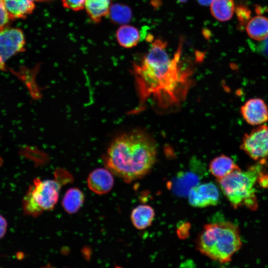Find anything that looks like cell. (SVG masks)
<instances>
[{
  "instance_id": "obj_1",
  "label": "cell",
  "mask_w": 268,
  "mask_h": 268,
  "mask_svg": "<svg viewBox=\"0 0 268 268\" xmlns=\"http://www.w3.org/2000/svg\"><path fill=\"white\" fill-rule=\"evenodd\" d=\"M181 49L171 58L166 43L153 41L140 62L134 64L133 74L141 107L149 101L157 108L177 107L185 99L191 84L192 71L181 61Z\"/></svg>"
},
{
  "instance_id": "obj_2",
  "label": "cell",
  "mask_w": 268,
  "mask_h": 268,
  "mask_svg": "<svg viewBox=\"0 0 268 268\" xmlns=\"http://www.w3.org/2000/svg\"><path fill=\"white\" fill-rule=\"evenodd\" d=\"M155 140L144 131L123 134L110 144L103 160L113 174L131 183L147 175L157 158Z\"/></svg>"
},
{
  "instance_id": "obj_3",
  "label": "cell",
  "mask_w": 268,
  "mask_h": 268,
  "mask_svg": "<svg viewBox=\"0 0 268 268\" xmlns=\"http://www.w3.org/2000/svg\"><path fill=\"white\" fill-rule=\"evenodd\" d=\"M242 246L238 227L227 221L205 224L196 241L201 254L221 263L231 261Z\"/></svg>"
},
{
  "instance_id": "obj_4",
  "label": "cell",
  "mask_w": 268,
  "mask_h": 268,
  "mask_svg": "<svg viewBox=\"0 0 268 268\" xmlns=\"http://www.w3.org/2000/svg\"><path fill=\"white\" fill-rule=\"evenodd\" d=\"M259 162L245 170L239 168L226 177L217 180L220 189L234 208L245 206L251 210L258 207L256 186L263 172V165Z\"/></svg>"
},
{
  "instance_id": "obj_5",
  "label": "cell",
  "mask_w": 268,
  "mask_h": 268,
  "mask_svg": "<svg viewBox=\"0 0 268 268\" xmlns=\"http://www.w3.org/2000/svg\"><path fill=\"white\" fill-rule=\"evenodd\" d=\"M72 180L71 175L62 169L56 171L55 179H35L23 200L24 212L35 217L53 209L58 202L62 187Z\"/></svg>"
},
{
  "instance_id": "obj_6",
  "label": "cell",
  "mask_w": 268,
  "mask_h": 268,
  "mask_svg": "<svg viewBox=\"0 0 268 268\" xmlns=\"http://www.w3.org/2000/svg\"><path fill=\"white\" fill-rule=\"evenodd\" d=\"M240 148L251 158L264 163L268 158V126H259L245 134Z\"/></svg>"
},
{
  "instance_id": "obj_7",
  "label": "cell",
  "mask_w": 268,
  "mask_h": 268,
  "mask_svg": "<svg viewBox=\"0 0 268 268\" xmlns=\"http://www.w3.org/2000/svg\"><path fill=\"white\" fill-rule=\"evenodd\" d=\"M25 38L21 30L5 27L0 30V70L12 56L24 50Z\"/></svg>"
},
{
  "instance_id": "obj_8",
  "label": "cell",
  "mask_w": 268,
  "mask_h": 268,
  "mask_svg": "<svg viewBox=\"0 0 268 268\" xmlns=\"http://www.w3.org/2000/svg\"><path fill=\"white\" fill-rule=\"evenodd\" d=\"M188 200L190 204L194 207L214 206L219 201V190L211 182L199 184L189 191Z\"/></svg>"
},
{
  "instance_id": "obj_9",
  "label": "cell",
  "mask_w": 268,
  "mask_h": 268,
  "mask_svg": "<svg viewBox=\"0 0 268 268\" xmlns=\"http://www.w3.org/2000/svg\"><path fill=\"white\" fill-rule=\"evenodd\" d=\"M240 112L248 124L260 126L268 120V108L261 98H252L246 101L241 107Z\"/></svg>"
},
{
  "instance_id": "obj_10",
  "label": "cell",
  "mask_w": 268,
  "mask_h": 268,
  "mask_svg": "<svg viewBox=\"0 0 268 268\" xmlns=\"http://www.w3.org/2000/svg\"><path fill=\"white\" fill-rule=\"evenodd\" d=\"M89 189L97 195L109 193L113 188L114 179L112 172L107 168H97L89 174L87 180Z\"/></svg>"
},
{
  "instance_id": "obj_11",
  "label": "cell",
  "mask_w": 268,
  "mask_h": 268,
  "mask_svg": "<svg viewBox=\"0 0 268 268\" xmlns=\"http://www.w3.org/2000/svg\"><path fill=\"white\" fill-rule=\"evenodd\" d=\"M200 178L195 171L180 172L170 183L169 187L176 195L186 196L193 187L199 184Z\"/></svg>"
},
{
  "instance_id": "obj_12",
  "label": "cell",
  "mask_w": 268,
  "mask_h": 268,
  "mask_svg": "<svg viewBox=\"0 0 268 268\" xmlns=\"http://www.w3.org/2000/svg\"><path fill=\"white\" fill-rule=\"evenodd\" d=\"M10 20L26 18L35 8V0H1Z\"/></svg>"
},
{
  "instance_id": "obj_13",
  "label": "cell",
  "mask_w": 268,
  "mask_h": 268,
  "mask_svg": "<svg viewBox=\"0 0 268 268\" xmlns=\"http://www.w3.org/2000/svg\"><path fill=\"white\" fill-rule=\"evenodd\" d=\"M240 168L229 157L220 155L213 158L209 165L211 174L217 180L221 179Z\"/></svg>"
},
{
  "instance_id": "obj_14",
  "label": "cell",
  "mask_w": 268,
  "mask_h": 268,
  "mask_svg": "<svg viewBox=\"0 0 268 268\" xmlns=\"http://www.w3.org/2000/svg\"><path fill=\"white\" fill-rule=\"evenodd\" d=\"M154 216L155 212L151 206L141 204L133 209L131 213V220L136 229L142 230L151 225Z\"/></svg>"
},
{
  "instance_id": "obj_15",
  "label": "cell",
  "mask_w": 268,
  "mask_h": 268,
  "mask_svg": "<svg viewBox=\"0 0 268 268\" xmlns=\"http://www.w3.org/2000/svg\"><path fill=\"white\" fill-rule=\"evenodd\" d=\"M249 36L257 41L264 40L268 38V18L257 15L249 20L246 26Z\"/></svg>"
},
{
  "instance_id": "obj_16",
  "label": "cell",
  "mask_w": 268,
  "mask_h": 268,
  "mask_svg": "<svg viewBox=\"0 0 268 268\" xmlns=\"http://www.w3.org/2000/svg\"><path fill=\"white\" fill-rule=\"evenodd\" d=\"M116 38L121 46L125 48H131L137 45L140 40L141 36L136 27L124 24L118 29Z\"/></svg>"
},
{
  "instance_id": "obj_17",
  "label": "cell",
  "mask_w": 268,
  "mask_h": 268,
  "mask_svg": "<svg viewBox=\"0 0 268 268\" xmlns=\"http://www.w3.org/2000/svg\"><path fill=\"white\" fill-rule=\"evenodd\" d=\"M85 197L83 193L76 187L68 189L65 193L62 201L64 210L69 214L77 212L82 206Z\"/></svg>"
},
{
  "instance_id": "obj_18",
  "label": "cell",
  "mask_w": 268,
  "mask_h": 268,
  "mask_svg": "<svg viewBox=\"0 0 268 268\" xmlns=\"http://www.w3.org/2000/svg\"><path fill=\"white\" fill-rule=\"evenodd\" d=\"M111 6V0H86L84 8L90 18L98 22L109 15Z\"/></svg>"
},
{
  "instance_id": "obj_19",
  "label": "cell",
  "mask_w": 268,
  "mask_h": 268,
  "mask_svg": "<svg viewBox=\"0 0 268 268\" xmlns=\"http://www.w3.org/2000/svg\"><path fill=\"white\" fill-rule=\"evenodd\" d=\"M210 12L216 20L225 22L232 17L235 11L233 0H213L210 4Z\"/></svg>"
},
{
  "instance_id": "obj_20",
  "label": "cell",
  "mask_w": 268,
  "mask_h": 268,
  "mask_svg": "<svg viewBox=\"0 0 268 268\" xmlns=\"http://www.w3.org/2000/svg\"><path fill=\"white\" fill-rule=\"evenodd\" d=\"M108 15L113 22L124 25L131 19L132 12L128 6L116 3L111 5Z\"/></svg>"
},
{
  "instance_id": "obj_21",
  "label": "cell",
  "mask_w": 268,
  "mask_h": 268,
  "mask_svg": "<svg viewBox=\"0 0 268 268\" xmlns=\"http://www.w3.org/2000/svg\"><path fill=\"white\" fill-rule=\"evenodd\" d=\"M63 6L73 11H79L84 8L86 0H62Z\"/></svg>"
},
{
  "instance_id": "obj_22",
  "label": "cell",
  "mask_w": 268,
  "mask_h": 268,
  "mask_svg": "<svg viewBox=\"0 0 268 268\" xmlns=\"http://www.w3.org/2000/svg\"><path fill=\"white\" fill-rule=\"evenodd\" d=\"M236 12L241 24L247 23L249 21L251 11L247 7L239 6L237 7Z\"/></svg>"
},
{
  "instance_id": "obj_23",
  "label": "cell",
  "mask_w": 268,
  "mask_h": 268,
  "mask_svg": "<svg viewBox=\"0 0 268 268\" xmlns=\"http://www.w3.org/2000/svg\"><path fill=\"white\" fill-rule=\"evenodd\" d=\"M10 20L8 14L1 0H0V30L6 27Z\"/></svg>"
},
{
  "instance_id": "obj_24",
  "label": "cell",
  "mask_w": 268,
  "mask_h": 268,
  "mask_svg": "<svg viewBox=\"0 0 268 268\" xmlns=\"http://www.w3.org/2000/svg\"><path fill=\"white\" fill-rule=\"evenodd\" d=\"M7 222L5 218L0 214V239L2 238L6 232Z\"/></svg>"
},
{
  "instance_id": "obj_25",
  "label": "cell",
  "mask_w": 268,
  "mask_h": 268,
  "mask_svg": "<svg viewBox=\"0 0 268 268\" xmlns=\"http://www.w3.org/2000/svg\"><path fill=\"white\" fill-rule=\"evenodd\" d=\"M258 183L261 187H268V174L263 172L260 176Z\"/></svg>"
},
{
  "instance_id": "obj_26",
  "label": "cell",
  "mask_w": 268,
  "mask_h": 268,
  "mask_svg": "<svg viewBox=\"0 0 268 268\" xmlns=\"http://www.w3.org/2000/svg\"><path fill=\"white\" fill-rule=\"evenodd\" d=\"M198 2L202 5H208L210 4L213 0H197Z\"/></svg>"
},
{
  "instance_id": "obj_27",
  "label": "cell",
  "mask_w": 268,
  "mask_h": 268,
  "mask_svg": "<svg viewBox=\"0 0 268 268\" xmlns=\"http://www.w3.org/2000/svg\"><path fill=\"white\" fill-rule=\"evenodd\" d=\"M176 0L180 2H185L187 1L188 0Z\"/></svg>"
},
{
  "instance_id": "obj_28",
  "label": "cell",
  "mask_w": 268,
  "mask_h": 268,
  "mask_svg": "<svg viewBox=\"0 0 268 268\" xmlns=\"http://www.w3.org/2000/svg\"><path fill=\"white\" fill-rule=\"evenodd\" d=\"M52 0H35V1H50Z\"/></svg>"
}]
</instances>
